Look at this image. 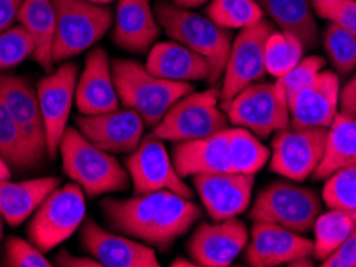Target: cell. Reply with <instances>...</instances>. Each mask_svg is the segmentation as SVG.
<instances>
[{
  "label": "cell",
  "mask_w": 356,
  "mask_h": 267,
  "mask_svg": "<svg viewBox=\"0 0 356 267\" xmlns=\"http://www.w3.org/2000/svg\"><path fill=\"white\" fill-rule=\"evenodd\" d=\"M99 208L113 230L149 247L169 250L201 218L191 198L170 191L140 193L130 198H103Z\"/></svg>",
  "instance_id": "cell-1"
},
{
  "label": "cell",
  "mask_w": 356,
  "mask_h": 267,
  "mask_svg": "<svg viewBox=\"0 0 356 267\" xmlns=\"http://www.w3.org/2000/svg\"><path fill=\"white\" fill-rule=\"evenodd\" d=\"M119 101L141 115L146 127L154 128L178 99L195 92L190 82L167 80L151 74L146 66L132 60L111 62Z\"/></svg>",
  "instance_id": "cell-2"
},
{
  "label": "cell",
  "mask_w": 356,
  "mask_h": 267,
  "mask_svg": "<svg viewBox=\"0 0 356 267\" xmlns=\"http://www.w3.org/2000/svg\"><path fill=\"white\" fill-rule=\"evenodd\" d=\"M63 170L88 197L127 191L130 175L113 154L67 127L60 143Z\"/></svg>",
  "instance_id": "cell-3"
},
{
  "label": "cell",
  "mask_w": 356,
  "mask_h": 267,
  "mask_svg": "<svg viewBox=\"0 0 356 267\" xmlns=\"http://www.w3.org/2000/svg\"><path fill=\"white\" fill-rule=\"evenodd\" d=\"M154 13L161 28L172 40L188 46L207 60L211 66L209 83H217L223 76L232 50V34L217 26L209 17H202L167 0H159L154 5Z\"/></svg>",
  "instance_id": "cell-4"
},
{
  "label": "cell",
  "mask_w": 356,
  "mask_h": 267,
  "mask_svg": "<svg viewBox=\"0 0 356 267\" xmlns=\"http://www.w3.org/2000/svg\"><path fill=\"white\" fill-rule=\"evenodd\" d=\"M54 7L56 17L54 62H65L92 49L114 23V15L108 5L87 0H54Z\"/></svg>",
  "instance_id": "cell-5"
},
{
  "label": "cell",
  "mask_w": 356,
  "mask_h": 267,
  "mask_svg": "<svg viewBox=\"0 0 356 267\" xmlns=\"http://www.w3.org/2000/svg\"><path fill=\"white\" fill-rule=\"evenodd\" d=\"M319 214L321 200L315 191L294 181H275L255 197L249 218L254 223H270L298 234H308Z\"/></svg>",
  "instance_id": "cell-6"
},
{
  "label": "cell",
  "mask_w": 356,
  "mask_h": 267,
  "mask_svg": "<svg viewBox=\"0 0 356 267\" xmlns=\"http://www.w3.org/2000/svg\"><path fill=\"white\" fill-rule=\"evenodd\" d=\"M228 122L268 138L291 127V111L286 92L277 82H255L223 104Z\"/></svg>",
  "instance_id": "cell-7"
},
{
  "label": "cell",
  "mask_w": 356,
  "mask_h": 267,
  "mask_svg": "<svg viewBox=\"0 0 356 267\" xmlns=\"http://www.w3.org/2000/svg\"><path fill=\"white\" fill-rule=\"evenodd\" d=\"M218 101L220 90L216 87L188 93L167 111L151 133L162 141L181 143L223 132L228 128V117Z\"/></svg>",
  "instance_id": "cell-8"
},
{
  "label": "cell",
  "mask_w": 356,
  "mask_h": 267,
  "mask_svg": "<svg viewBox=\"0 0 356 267\" xmlns=\"http://www.w3.org/2000/svg\"><path fill=\"white\" fill-rule=\"evenodd\" d=\"M86 192L76 182L56 189L40 203L28 226L29 242L50 251L71 237L86 221Z\"/></svg>",
  "instance_id": "cell-9"
},
{
  "label": "cell",
  "mask_w": 356,
  "mask_h": 267,
  "mask_svg": "<svg viewBox=\"0 0 356 267\" xmlns=\"http://www.w3.org/2000/svg\"><path fill=\"white\" fill-rule=\"evenodd\" d=\"M275 31V24L265 18L259 24L241 29L236 39L233 40L223 71V83L220 90L222 106L250 83L264 78L266 74L265 45Z\"/></svg>",
  "instance_id": "cell-10"
},
{
  "label": "cell",
  "mask_w": 356,
  "mask_h": 267,
  "mask_svg": "<svg viewBox=\"0 0 356 267\" xmlns=\"http://www.w3.org/2000/svg\"><path fill=\"white\" fill-rule=\"evenodd\" d=\"M125 169L132 180L135 196L170 191L191 200L195 197L191 187L178 175L174 160L162 139L153 133L143 136L138 148L130 153L125 160Z\"/></svg>",
  "instance_id": "cell-11"
},
{
  "label": "cell",
  "mask_w": 356,
  "mask_h": 267,
  "mask_svg": "<svg viewBox=\"0 0 356 267\" xmlns=\"http://www.w3.org/2000/svg\"><path fill=\"white\" fill-rule=\"evenodd\" d=\"M327 128L280 130L271 141L270 169L291 181L302 182L310 178L323 159Z\"/></svg>",
  "instance_id": "cell-12"
},
{
  "label": "cell",
  "mask_w": 356,
  "mask_h": 267,
  "mask_svg": "<svg viewBox=\"0 0 356 267\" xmlns=\"http://www.w3.org/2000/svg\"><path fill=\"white\" fill-rule=\"evenodd\" d=\"M76 62H60L58 69L40 78L38 83V96L42 117H44L47 136V155L51 160L60 153L63 133L67 128L72 103L76 98L77 87Z\"/></svg>",
  "instance_id": "cell-13"
},
{
  "label": "cell",
  "mask_w": 356,
  "mask_h": 267,
  "mask_svg": "<svg viewBox=\"0 0 356 267\" xmlns=\"http://www.w3.org/2000/svg\"><path fill=\"white\" fill-rule=\"evenodd\" d=\"M249 230L238 218L202 223L188 240V253L196 266L227 267L245 250Z\"/></svg>",
  "instance_id": "cell-14"
},
{
  "label": "cell",
  "mask_w": 356,
  "mask_h": 267,
  "mask_svg": "<svg viewBox=\"0 0 356 267\" xmlns=\"http://www.w3.org/2000/svg\"><path fill=\"white\" fill-rule=\"evenodd\" d=\"M81 242L102 267H159L153 247L124 234L109 232L92 218L82 223Z\"/></svg>",
  "instance_id": "cell-15"
},
{
  "label": "cell",
  "mask_w": 356,
  "mask_h": 267,
  "mask_svg": "<svg viewBox=\"0 0 356 267\" xmlns=\"http://www.w3.org/2000/svg\"><path fill=\"white\" fill-rule=\"evenodd\" d=\"M254 175L222 171L193 176V184L213 221L236 218L252 202Z\"/></svg>",
  "instance_id": "cell-16"
},
{
  "label": "cell",
  "mask_w": 356,
  "mask_h": 267,
  "mask_svg": "<svg viewBox=\"0 0 356 267\" xmlns=\"http://www.w3.org/2000/svg\"><path fill=\"white\" fill-rule=\"evenodd\" d=\"M313 256V240L303 234L270 223H254L245 245V263L252 267L291 266L300 258Z\"/></svg>",
  "instance_id": "cell-17"
},
{
  "label": "cell",
  "mask_w": 356,
  "mask_h": 267,
  "mask_svg": "<svg viewBox=\"0 0 356 267\" xmlns=\"http://www.w3.org/2000/svg\"><path fill=\"white\" fill-rule=\"evenodd\" d=\"M77 127L86 138L109 154H130L138 148L145 133V120L134 109H116L97 115L77 117Z\"/></svg>",
  "instance_id": "cell-18"
},
{
  "label": "cell",
  "mask_w": 356,
  "mask_h": 267,
  "mask_svg": "<svg viewBox=\"0 0 356 267\" xmlns=\"http://www.w3.org/2000/svg\"><path fill=\"white\" fill-rule=\"evenodd\" d=\"M291 127L329 128L340 112L339 74L323 69L289 103Z\"/></svg>",
  "instance_id": "cell-19"
},
{
  "label": "cell",
  "mask_w": 356,
  "mask_h": 267,
  "mask_svg": "<svg viewBox=\"0 0 356 267\" xmlns=\"http://www.w3.org/2000/svg\"><path fill=\"white\" fill-rule=\"evenodd\" d=\"M77 111L82 115H97L119 109V96L114 85L111 62L104 49H92L76 87Z\"/></svg>",
  "instance_id": "cell-20"
},
{
  "label": "cell",
  "mask_w": 356,
  "mask_h": 267,
  "mask_svg": "<svg viewBox=\"0 0 356 267\" xmlns=\"http://www.w3.org/2000/svg\"><path fill=\"white\" fill-rule=\"evenodd\" d=\"M0 96L31 148L44 157L47 136L38 90L23 77L0 74Z\"/></svg>",
  "instance_id": "cell-21"
},
{
  "label": "cell",
  "mask_w": 356,
  "mask_h": 267,
  "mask_svg": "<svg viewBox=\"0 0 356 267\" xmlns=\"http://www.w3.org/2000/svg\"><path fill=\"white\" fill-rule=\"evenodd\" d=\"M149 0H118L113 42L129 53H146L161 34Z\"/></svg>",
  "instance_id": "cell-22"
},
{
  "label": "cell",
  "mask_w": 356,
  "mask_h": 267,
  "mask_svg": "<svg viewBox=\"0 0 356 267\" xmlns=\"http://www.w3.org/2000/svg\"><path fill=\"white\" fill-rule=\"evenodd\" d=\"M227 130L202 139L174 143L172 160L178 175L186 178L206 173L232 171Z\"/></svg>",
  "instance_id": "cell-23"
},
{
  "label": "cell",
  "mask_w": 356,
  "mask_h": 267,
  "mask_svg": "<svg viewBox=\"0 0 356 267\" xmlns=\"http://www.w3.org/2000/svg\"><path fill=\"white\" fill-rule=\"evenodd\" d=\"M145 66L153 76L175 82L209 80L211 76L207 60L175 40L151 46Z\"/></svg>",
  "instance_id": "cell-24"
},
{
  "label": "cell",
  "mask_w": 356,
  "mask_h": 267,
  "mask_svg": "<svg viewBox=\"0 0 356 267\" xmlns=\"http://www.w3.org/2000/svg\"><path fill=\"white\" fill-rule=\"evenodd\" d=\"M61 180L55 176L38 180L0 181V214L8 226L17 227L24 223L39 205L60 186Z\"/></svg>",
  "instance_id": "cell-25"
},
{
  "label": "cell",
  "mask_w": 356,
  "mask_h": 267,
  "mask_svg": "<svg viewBox=\"0 0 356 267\" xmlns=\"http://www.w3.org/2000/svg\"><path fill=\"white\" fill-rule=\"evenodd\" d=\"M19 24L34 40L33 60L45 72H54V40H55V7L54 0H24L18 17Z\"/></svg>",
  "instance_id": "cell-26"
},
{
  "label": "cell",
  "mask_w": 356,
  "mask_h": 267,
  "mask_svg": "<svg viewBox=\"0 0 356 267\" xmlns=\"http://www.w3.org/2000/svg\"><path fill=\"white\" fill-rule=\"evenodd\" d=\"M280 31L292 34L305 49H315L318 44V24L312 0H257Z\"/></svg>",
  "instance_id": "cell-27"
},
{
  "label": "cell",
  "mask_w": 356,
  "mask_h": 267,
  "mask_svg": "<svg viewBox=\"0 0 356 267\" xmlns=\"http://www.w3.org/2000/svg\"><path fill=\"white\" fill-rule=\"evenodd\" d=\"M353 164H356V117L339 112L327 128L323 159L313 178L326 180L334 171Z\"/></svg>",
  "instance_id": "cell-28"
},
{
  "label": "cell",
  "mask_w": 356,
  "mask_h": 267,
  "mask_svg": "<svg viewBox=\"0 0 356 267\" xmlns=\"http://www.w3.org/2000/svg\"><path fill=\"white\" fill-rule=\"evenodd\" d=\"M0 157L15 170H31L44 157L31 148L0 96Z\"/></svg>",
  "instance_id": "cell-29"
},
{
  "label": "cell",
  "mask_w": 356,
  "mask_h": 267,
  "mask_svg": "<svg viewBox=\"0 0 356 267\" xmlns=\"http://www.w3.org/2000/svg\"><path fill=\"white\" fill-rule=\"evenodd\" d=\"M355 227L356 223L348 212L329 208L327 213L319 214L313 226V258L323 263L347 240Z\"/></svg>",
  "instance_id": "cell-30"
},
{
  "label": "cell",
  "mask_w": 356,
  "mask_h": 267,
  "mask_svg": "<svg viewBox=\"0 0 356 267\" xmlns=\"http://www.w3.org/2000/svg\"><path fill=\"white\" fill-rule=\"evenodd\" d=\"M228 150L232 171L255 175L270 159V149L260 143L259 136L245 128H228Z\"/></svg>",
  "instance_id": "cell-31"
},
{
  "label": "cell",
  "mask_w": 356,
  "mask_h": 267,
  "mask_svg": "<svg viewBox=\"0 0 356 267\" xmlns=\"http://www.w3.org/2000/svg\"><path fill=\"white\" fill-rule=\"evenodd\" d=\"M207 17L223 29H245L264 19L257 0H211Z\"/></svg>",
  "instance_id": "cell-32"
},
{
  "label": "cell",
  "mask_w": 356,
  "mask_h": 267,
  "mask_svg": "<svg viewBox=\"0 0 356 267\" xmlns=\"http://www.w3.org/2000/svg\"><path fill=\"white\" fill-rule=\"evenodd\" d=\"M305 46L292 34L275 31L265 45V67L276 78L287 74L303 58Z\"/></svg>",
  "instance_id": "cell-33"
},
{
  "label": "cell",
  "mask_w": 356,
  "mask_h": 267,
  "mask_svg": "<svg viewBox=\"0 0 356 267\" xmlns=\"http://www.w3.org/2000/svg\"><path fill=\"white\" fill-rule=\"evenodd\" d=\"M323 44L336 72L348 76L356 69V34L329 23Z\"/></svg>",
  "instance_id": "cell-34"
},
{
  "label": "cell",
  "mask_w": 356,
  "mask_h": 267,
  "mask_svg": "<svg viewBox=\"0 0 356 267\" xmlns=\"http://www.w3.org/2000/svg\"><path fill=\"white\" fill-rule=\"evenodd\" d=\"M323 200L327 208L352 213L356 210V164L343 166L326 178Z\"/></svg>",
  "instance_id": "cell-35"
},
{
  "label": "cell",
  "mask_w": 356,
  "mask_h": 267,
  "mask_svg": "<svg viewBox=\"0 0 356 267\" xmlns=\"http://www.w3.org/2000/svg\"><path fill=\"white\" fill-rule=\"evenodd\" d=\"M34 40L23 26H12L0 34V71L12 69L34 53Z\"/></svg>",
  "instance_id": "cell-36"
},
{
  "label": "cell",
  "mask_w": 356,
  "mask_h": 267,
  "mask_svg": "<svg viewBox=\"0 0 356 267\" xmlns=\"http://www.w3.org/2000/svg\"><path fill=\"white\" fill-rule=\"evenodd\" d=\"M326 66V60L321 56H307L302 58L292 69L277 78L282 90L286 92L287 101L291 103V99L294 98L298 92H302L308 83L315 80V77L324 69Z\"/></svg>",
  "instance_id": "cell-37"
},
{
  "label": "cell",
  "mask_w": 356,
  "mask_h": 267,
  "mask_svg": "<svg viewBox=\"0 0 356 267\" xmlns=\"http://www.w3.org/2000/svg\"><path fill=\"white\" fill-rule=\"evenodd\" d=\"M3 266L12 267H50V261L33 242L19 237H8L5 243Z\"/></svg>",
  "instance_id": "cell-38"
},
{
  "label": "cell",
  "mask_w": 356,
  "mask_h": 267,
  "mask_svg": "<svg viewBox=\"0 0 356 267\" xmlns=\"http://www.w3.org/2000/svg\"><path fill=\"white\" fill-rule=\"evenodd\" d=\"M319 18L356 34V0H312Z\"/></svg>",
  "instance_id": "cell-39"
},
{
  "label": "cell",
  "mask_w": 356,
  "mask_h": 267,
  "mask_svg": "<svg viewBox=\"0 0 356 267\" xmlns=\"http://www.w3.org/2000/svg\"><path fill=\"white\" fill-rule=\"evenodd\" d=\"M323 267H356V227L347 240L323 261Z\"/></svg>",
  "instance_id": "cell-40"
},
{
  "label": "cell",
  "mask_w": 356,
  "mask_h": 267,
  "mask_svg": "<svg viewBox=\"0 0 356 267\" xmlns=\"http://www.w3.org/2000/svg\"><path fill=\"white\" fill-rule=\"evenodd\" d=\"M24 0H0V34L15 26Z\"/></svg>",
  "instance_id": "cell-41"
},
{
  "label": "cell",
  "mask_w": 356,
  "mask_h": 267,
  "mask_svg": "<svg viewBox=\"0 0 356 267\" xmlns=\"http://www.w3.org/2000/svg\"><path fill=\"white\" fill-rule=\"evenodd\" d=\"M340 112L356 117V74L340 87Z\"/></svg>",
  "instance_id": "cell-42"
},
{
  "label": "cell",
  "mask_w": 356,
  "mask_h": 267,
  "mask_svg": "<svg viewBox=\"0 0 356 267\" xmlns=\"http://www.w3.org/2000/svg\"><path fill=\"white\" fill-rule=\"evenodd\" d=\"M56 264L58 266H72V267H102L97 259L93 258H76L70 253H60L56 256Z\"/></svg>",
  "instance_id": "cell-43"
},
{
  "label": "cell",
  "mask_w": 356,
  "mask_h": 267,
  "mask_svg": "<svg viewBox=\"0 0 356 267\" xmlns=\"http://www.w3.org/2000/svg\"><path fill=\"white\" fill-rule=\"evenodd\" d=\"M172 2H174L175 5H178V7L190 10V8L201 7V5L211 2V0H172Z\"/></svg>",
  "instance_id": "cell-44"
},
{
  "label": "cell",
  "mask_w": 356,
  "mask_h": 267,
  "mask_svg": "<svg viewBox=\"0 0 356 267\" xmlns=\"http://www.w3.org/2000/svg\"><path fill=\"white\" fill-rule=\"evenodd\" d=\"M10 176H12V171H10V165L2 159V157H0V181L10 180Z\"/></svg>",
  "instance_id": "cell-45"
},
{
  "label": "cell",
  "mask_w": 356,
  "mask_h": 267,
  "mask_svg": "<svg viewBox=\"0 0 356 267\" xmlns=\"http://www.w3.org/2000/svg\"><path fill=\"white\" fill-rule=\"evenodd\" d=\"M172 266H196L195 263H193V259L186 261V259H181V258H177L174 263H172Z\"/></svg>",
  "instance_id": "cell-46"
},
{
  "label": "cell",
  "mask_w": 356,
  "mask_h": 267,
  "mask_svg": "<svg viewBox=\"0 0 356 267\" xmlns=\"http://www.w3.org/2000/svg\"><path fill=\"white\" fill-rule=\"evenodd\" d=\"M87 2H92V3H98V5H108L114 2V0H87Z\"/></svg>",
  "instance_id": "cell-47"
},
{
  "label": "cell",
  "mask_w": 356,
  "mask_h": 267,
  "mask_svg": "<svg viewBox=\"0 0 356 267\" xmlns=\"http://www.w3.org/2000/svg\"><path fill=\"white\" fill-rule=\"evenodd\" d=\"M3 223L5 219L2 218V214H0V242H2V235H3Z\"/></svg>",
  "instance_id": "cell-48"
},
{
  "label": "cell",
  "mask_w": 356,
  "mask_h": 267,
  "mask_svg": "<svg viewBox=\"0 0 356 267\" xmlns=\"http://www.w3.org/2000/svg\"><path fill=\"white\" fill-rule=\"evenodd\" d=\"M350 214H352L353 219H355V223H356V210H355V212H352V213H350Z\"/></svg>",
  "instance_id": "cell-49"
}]
</instances>
